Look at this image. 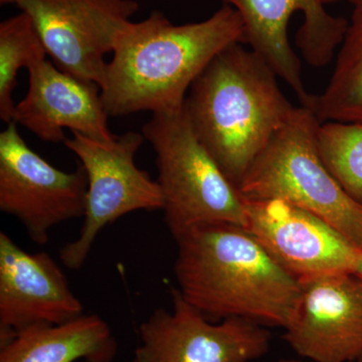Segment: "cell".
<instances>
[{
  "mask_svg": "<svg viewBox=\"0 0 362 362\" xmlns=\"http://www.w3.org/2000/svg\"><path fill=\"white\" fill-rule=\"evenodd\" d=\"M84 314L65 273L47 252L30 254L0 233V344L35 325H57Z\"/></svg>",
  "mask_w": 362,
  "mask_h": 362,
  "instance_id": "13",
  "label": "cell"
},
{
  "mask_svg": "<svg viewBox=\"0 0 362 362\" xmlns=\"http://www.w3.org/2000/svg\"><path fill=\"white\" fill-rule=\"evenodd\" d=\"M117 350L109 324L96 314H83L16 333L0 344V362H112Z\"/></svg>",
  "mask_w": 362,
  "mask_h": 362,
  "instance_id": "15",
  "label": "cell"
},
{
  "mask_svg": "<svg viewBox=\"0 0 362 362\" xmlns=\"http://www.w3.org/2000/svg\"><path fill=\"white\" fill-rule=\"evenodd\" d=\"M354 362H362V358H361V359H359V361H354Z\"/></svg>",
  "mask_w": 362,
  "mask_h": 362,
  "instance_id": "22",
  "label": "cell"
},
{
  "mask_svg": "<svg viewBox=\"0 0 362 362\" xmlns=\"http://www.w3.org/2000/svg\"><path fill=\"white\" fill-rule=\"evenodd\" d=\"M339 1V0H323L324 4H333V2Z\"/></svg>",
  "mask_w": 362,
  "mask_h": 362,
  "instance_id": "21",
  "label": "cell"
},
{
  "mask_svg": "<svg viewBox=\"0 0 362 362\" xmlns=\"http://www.w3.org/2000/svg\"><path fill=\"white\" fill-rule=\"evenodd\" d=\"M352 6L329 83L310 107L320 123H362V0Z\"/></svg>",
  "mask_w": 362,
  "mask_h": 362,
  "instance_id": "16",
  "label": "cell"
},
{
  "mask_svg": "<svg viewBox=\"0 0 362 362\" xmlns=\"http://www.w3.org/2000/svg\"><path fill=\"white\" fill-rule=\"evenodd\" d=\"M244 201L245 228L300 284L354 273L361 250L322 218L282 199Z\"/></svg>",
  "mask_w": 362,
  "mask_h": 362,
  "instance_id": "11",
  "label": "cell"
},
{
  "mask_svg": "<svg viewBox=\"0 0 362 362\" xmlns=\"http://www.w3.org/2000/svg\"><path fill=\"white\" fill-rule=\"evenodd\" d=\"M175 240L177 289L209 320L238 317L287 327L301 284L245 226L209 223L190 228Z\"/></svg>",
  "mask_w": 362,
  "mask_h": 362,
  "instance_id": "2",
  "label": "cell"
},
{
  "mask_svg": "<svg viewBox=\"0 0 362 362\" xmlns=\"http://www.w3.org/2000/svg\"><path fill=\"white\" fill-rule=\"evenodd\" d=\"M45 56V45L28 14L21 11L0 23V118L4 122H13L18 71Z\"/></svg>",
  "mask_w": 362,
  "mask_h": 362,
  "instance_id": "17",
  "label": "cell"
},
{
  "mask_svg": "<svg viewBox=\"0 0 362 362\" xmlns=\"http://www.w3.org/2000/svg\"><path fill=\"white\" fill-rule=\"evenodd\" d=\"M278 78L238 42L216 54L188 90L185 108L195 135L237 187L296 107Z\"/></svg>",
  "mask_w": 362,
  "mask_h": 362,
  "instance_id": "3",
  "label": "cell"
},
{
  "mask_svg": "<svg viewBox=\"0 0 362 362\" xmlns=\"http://www.w3.org/2000/svg\"><path fill=\"white\" fill-rule=\"evenodd\" d=\"M144 140L142 133L133 131L110 141L80 133L65 140V146L78 157L88 180L80 235L59 250V259L66 268L78 270L84 265L100 232L121 216L137 211H162L158 182L135 162Z\"/></svg>",
  "mask_w": 362,
  "mask_h": 362,
  "instance_id": "6",
  "label": "cell"
},
{
  "mask_svg": "<svg viewBox=\"0 0 362 362\" xmlns=\"http://www.w3.org/2000/svg\"><path fill=\"white\" fill-rule=\"evenodd\" d=\"M276 362H301V361H295V359H281V361H278Z\"/></svg>",
  "mask_w": 362,
  "mask_h": 362,
  "instance_id": "20",
  "label": "cell"
},
{
  "mask_svg": "<svg viewBox=\"0 0 362 362\" xmlns=\"http://www.w3.org/2000/svg\"><path fill=\"white\" fill-rule=\"evenodd\" d=\"M87 189L82 166L74 173L54 168L28 146L16 122L0 133V209L35 244H47L59 223L84 218Z\"/></svg>",
  "mask_w": 362,
  "mask_h": 362,
  "instance_id": "9",
  "label": "cell"
},
{
  "mask_svg": "<svg viewBox=\"0 0 362 362\" xmlns=\"http://www.w3.org/2000/svg\"><path fill=\"white\" fill-rule=\"evenodd\" d=\"M245 44L240 13L223 4L206 20L173 25L160 11L131 21L117 40L101 97L109 116L173 111L216 54Z\"/></svg>",
  "mask_w": 362,
  "mask_h": 362,
  "instance_id": "1",
  "label": "cell"
},
{
  "mask_svg": "<svg viewBox=\"0 0 362 362\" xmlns=\"http://www.w3.org/2000/svg\"><path fill=\"white\" fill-rule=\"evenodd\" d=\"M317 142L335 180L362 206V123H320Z\"/></svg>",
  "mask_w": 362,
  "mask_h": 362,
  "instance_id": "18",
  "label": "cell"
},
{
  "mask_svg": "<svg viewBox=\"0 0 362 362\" xmlns=\"http://www.w3.org/2000/svg\"><path fill=\"white\" fill-rule=\"evenodd\" d=\"M320 121L308 107H295L240 181L244 199H276L314 214L362 252V206L335 180L319 152Z\"/></svg>",
  "mask_w": 362,
  "mask_h": 362,
  "instance_id": "4",
  "label": "cell"
},
{
  "mask_svg": "<svg viewBox=\"0 0 362 362\" xmlns=\"http://www.w3.org/2000/svg\"><path fill=\"white\" fill-rule=\"evenodd\" d=\"M30 16L62 71L101 88L118 37L139 9L135 0H0Z\"/></svg>",
  "mask_w": 362,
  "mask_h": 362,
  "instance_id": "7",
  "label": "cell"
},
{
  "mask_svg": "<svg viewBox=\"0 0 362 362\" xmlns=\"http://www.w3.org/2000/svg\"><path fill=\"white\" fill-rule=\"evenodd\" d=\"M354 275L356 276L359 280L361 281L362 283V252L361 254V257H359L358 261H357V264L356 266V269H354Z\"/></svg>",
  "mask_w": 362,
  "mask_h": 362,
  "instance_id": "19",
  "label": "cell"
},
{
  "mask_svg": "<svg viewBox=\"0 0 362 362\" xmlns=\"http://www.w3.org/2000/svg\"><path fill=\"white\" fill-rule=\"evenodd\" d=\"M171 310L159 308L139 327L133 362H251L270 349L271 334L247 319L209 320L177 288Z\"/></svg>",
  "mask_w": 362,
  "mask_h": 362,
  "instance_id": "10",
  "label": "cell"
},
{
  "mask_svg": "<svg viewBox=\"0 0 362 362\" xmlns=\"http://www.w3.org/2000/svg\"><path fill=\"white\" fill-rule=\"evenodd\" d=\"M242 18L245 44L251 47L291 88L301 106H310L313 95L305 89L301 62L293 51L288 26L293 14L300 11L303 23L296 45L309 65L322 68L330 63L341 45L349 21L326 11L323 0H223Z\"/></svg>",
  "mask_w": 362,
  "mask_h": 362,
  "instance_id": "8",
  "label": "cell"
},
{
  "mask_svg": "<svg viewBox=\"0 0 362 362\" xmlns=\"http://www.w3.org/2000/svg\"><path fill=\"white\" fill-rule=\"evenodd\" d=\"M283 338L298 356L314 362L361 359V281L345 273L301 283L299 302Z\"/></svg>",
  "mask_w": 362,
  "mask_h": 362,
  "instance_id": "12",
  "label": "cell"
},
{
  "mask_svg": "<svg viewBox=\"0 0 362 362\" xmlns=\"http://www.w3.org/2000/svg\"><path fill=\"white\" fill-rule=\"evenodd\" d=\"M28 71V93L16 105L13 122L47 142H65V129L102 141L115 139L99 86L47 59L35 62Z\"/></svg>",
  "mask_w": 362,
  "mask_h": 362,
  "instance_id": "14",
  "label": "cell"
},
{
  "mask_svg": "<svg viewBox=\"0 0 362 362\" xmlns=\"http://www.w3.org/2000/svg\"><path fill=\"white\" fill-rule=\"evenodd\" d=\"M142 134L156 152L164 221L175 240L209 223L246 225L244 197L195 135L185 107L152 114Z\"/></svg>",
  "mask_w": 362,
  "mask_h": 362,
  "instance_id": "5",
  "label": "cell"
}]
</instances>
